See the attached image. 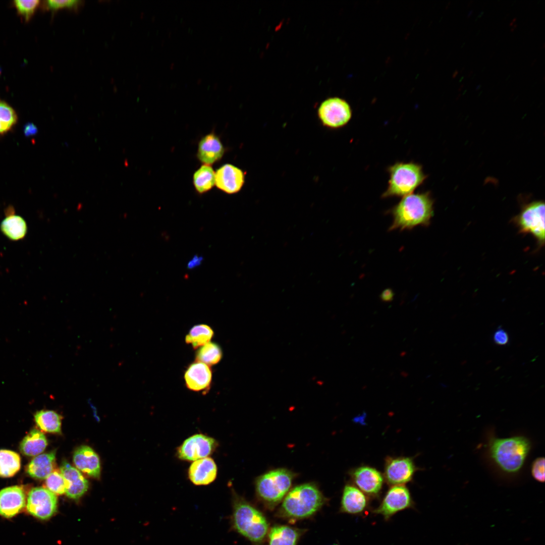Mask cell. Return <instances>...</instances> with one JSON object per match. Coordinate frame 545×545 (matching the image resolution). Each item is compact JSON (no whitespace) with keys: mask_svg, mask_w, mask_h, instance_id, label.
Here are the masks:
<instances>
[{"mask_svg":"<svg viewBox=\"0 0 545 545\" xmlns=\"http://www.w3.org/2000/svg\"><path fill=\"white\" fill-rule=\"evenodd\" d=\"M458 73H459L458 71L457 70H456L452 74V78H455L456 77V76L458 74Z\"/></svg>","mask_w":545,"mask_h":545,"instance_id":"obj_40","label":"cell"},{"mask_svg":"<svg viewBox=\"0 0 545 545\" xmlns=\"http://www.w3.org/2000/svg\"><path fill=\"white\" fill-rule=\"evenodd\" d=\"M494 54H495V52H493L492 53L491 55L490 56V58H492L494 56Z\"/></svg>","mask_w":545,"mask_h":545,"instance_id":"obj_53","label":"cell"},{"mask_svg":"<svg viewBox=\"0 0 545 545\" xmlns=\"http://www.w3.org/2000/svg\"><path fill=\"white\" fill-rule=\"evenodd\" d=\"M211 378L212 372L209 366L197 361L189 366L184 374L186 387L195 392L208 388Z\"/></svg>","mask_w":545,"mask_h":545,"instance_id":"obj_20","label":"cell"},{"mask_svg":"<svg viewBox=\"0 0 545 545\" xmlns=\"http://www.w3.org/2000/svg\"><path fill=\"white\" fill-rule=\"evenodd\" d=\"M15 110L7 102L0 100V135L11 131L18 122Z\"/></svg>","mask_w":545,"mask_h":545,"instance_id":"obj_30","label":"cell"},{"mask_svg":"<svg viewBox=\"0 0 545 545\" xmlns=\"http://www.w3.org/2000/svg\"><path fill=\"white\" fill-rule=\"evenodd\" d=\"M493 341L498 345H506L509 342L508 334L504 329L499 328L494 334Z\"/></svg>","mask_w":545,"mask_h":545,"instance_id":"obj_36","label":"cell"},{"mask_svg":"<svg viewBox=\"0 0 545 545\" xmlns=\"http://www.w3.org/2000/svg\"><path fill=\"white\" fill-rule=\"evenodd\" d=\"M521 233L532 235L538 243L544 242V203L541 201L532 202L525 206L516 218Z\"/></svg>","mask_w":545,"mask_h":545,"instance_id":"obj_7","label":"cell"},{"mask_svg":"<svg viewBox=\"0 0 545 545\" xmlns=\"http://www.w3.org/2000/svg\"><path fill=\"white\" fill-rule=\"evenodd\" d=\"M215 172L211 166L203 165L193 174L194 188L199 194H203L215 185Z\"/></svg>","mask_w":545,"mask_h":545,"instance_id":"obj_27","label":"cell"},{"mask_svg":"<svg viewBox=\"0 0 545 545\" xmlns=\"http://www.w3.org/2000/svg\"><path fill=\"white\" fill-rule=\"evenodd\" d=\"M531 474L537 481L543 482L544 481V459L538 457L534 460L531 468Z\"/></svg>","mask_w":545,"mask_h":545,"instance_id":"obj_35","label":"cell"},{"mask_svg":"<svg viewBox=\"0 0 545 545\" xmlns=\"http://www.w3.org/2000/svg\"><path fill=\"white\" fill-rule=\"evenodd\" d=\"M370 498L352 483L344 487L340 512L354 515H363L369 508Z\"/></svg>","mask_w":545,"mask_h":545,"instance_id":"obj_14","label":"cell"},{"mask_svg":"<svg viewBox=\"0 0 545 545\" xmlns=\"http://www.w3.org/2000/svg\"><path fill=\"white\" fill-rule=\"evenodd\" d=\"M295 474L286 468H277L259 476L255 481L258 500L267 509H274L289 492Z\"/></svg>","mask_w":545,"mask_h":545,"instance_id":"obj_5","label":"cell"},{"mask_svg":"<svg viewBox=\"0 0 545 545\" xmlns=\"http://www.w3.org/2000/svg\"><path fill=\"white\" fill-rule=\"evenodd\" d=\"M217 468L213 459L205 457L194 461L190 466L188 475L190 480L196 485H205L216 478Z\"/></svg>","mask_w":545,"mask_h":545,"instance_id":"obj_18","label":"cell"},{"mask_svg":"<svg viewBox=\"0 0 545 545\" xmlns=\"http://www.w3.org/2000/svg\"><path fill=\"white\" fill-rule=\"evenodd\" d=\"M2 233L9 239L14 241L21 240L26 236L28 227L25 220L8 208L5 219L0 225Z\"/></svg>","mask_w":545,"mask_h":545,"instance_id":"obj_22","label":"cell"},{"mask_svg":"<svg viewBox=\"0 0 545 545\" xmlns=\"http://www.w3.org/2000/svg\"><path fill=\"white\" fill-rule=\"evenodd\" d=\"M327 502L314 483L301 484L292 488L283 499L277 517L290 521L313 516Z\"/></svg>","mask_w":545,"mask_h":545,"instance_id":"obj_2","label":"cell"},{"mask_svg":"<svg viewBox=\"0 0 545 545\" xmlns=\"http://www.w3.org/2000/svg\"><path fill=\"white\" fill-rule=\"evenodd\" d=\"M476 73H475V74H474V75H473L472 76V79H474V77H475V76H476Z\"/></svg>","mask_w":545,"mask_h":545,"instance_id":"obj_54","label":"cell"},{"mask_svg":"<svg viewBox=\"0 0 545 545\" xmlns=\"http://www.w3.org/2000/svg\"><path fill=\"white\" fill-rule=\"evenodd\" d=\"M388 186L382 197H401L412 194L426 179L421 165L414 162H397L388 169Z\"/></svg>","mask_w":545,"mask_h":545,"instance_id":"obj_6","label":"cell"},{"mask_svg":"<svg viewBox=\"0 0 545 545\" xmlns=\"http://www.w3.org/2000/svg\"><path fill=\"white\" fill-rule=\"evenodd\" d=\"M62 416L52 410H40L34 415L37 426L42 431L53 433L61 432Z\"/></svg>","mask_w":545,"mask_h":545,"instance_id":"obj_26","label":"cell"},{"mask_svg":"<svg viewBox=\"0 0 545 545\" xmlns=\"http://www.w3.org/2000/svg\"><path fill=\"white\" fill-rule=\"evenodd\" d=\"M464 78V76H462V77H461V78H460V79H459V82H461V81H462V80H463V79Z\"/></svg>","mask_w":545,"mask_h":545,"instance_id":"obj_48","label":"cell"},{"mask_svg":"<svg viewBox=\"0 0 545 545\" xmlns=\"http://www.w3.org/2000/svg\"><path fill=\"white\" fill-rule=\"evenodd\" d=\"M544 45H545V43H544V42H543L542 43V46L541 47V48H543L544 47Z\"/></svg>","mask_w":545,"mask_h":545,"instance_id":"obj_52","label":"cell"},{"mask_svg":"<svg viewBox=\"0 0 545 545\" xmlns=\"http://www.w3.org/2000/svg\"><path fill=\"white\" fill-rule=\"evenodd\" d=\"M213 336V330L209 326L198 324L191 329L186 336L185 341L186 343L191 344L195 349L210 342Z\"/></svg>","mask_w":545,"mask_h":545,"instance_id":"obj_29","label":"cell"},{"mask_svg":"<svg viewBox=\"0 0 545 545\" xmlns=\"http://www.w3.org/2000/svg\"><path fill=\"white\" fill-rule=\"evenodd\" d=\"M483 14H484V12H483V11L481 12L480 13V14H479V15H478L477 16V17H476V19H475V21H476V20H477V19H478V18H480V17H481V16H482V15H483Z\"/></svg>","mask_w":545,"mask_h":545,"instance_id":"obj_42","label":"cell"},{"mask_svg":"<svg viewBox=\"0 0 545 545\" xmlns=\"http://www.w3.org/2000/svg\"><path fill=\"white\" fill-rule=\"evenodd\" d=\"M464 69H465V67H463V68H462L461 70L460 71V73H462V72H463V71L464 70Z\"/></svg>","mask_w":545,"mask_h":545,"instance_id":"obj_49","label":"cell"},{"mask_svg":"<svg viewBox=\"0 0 545 545\" xmlns=\"http://www.w3.org/2000/svg\"><path fill=\"white\" fill-rule=\"evenodd\" d=\"M60 471L66 483L67 496L77 500L81 497L87 490L88 482L80 471L66 461H64Z\"/></svg>","mask_w":545,"mask_h":545,"instance_id":"obj_19","label":"cell"},{"mask_svg":"<svg viewBox=\"0 0 545 545\" xmlns=\"http://www.w3.org/2000/svg\"><path fill=\"white\" fill-rule=\"evenodd\" d=\"M481 87V85L480 84H479L478 85H477V86L476 87V88H475V90H478V89H480Z\"/></svg>","mask_w":545,"mask_h":545,"instance_id":"obj_46","label":"cell"},{"mask_svg":"<svg viewBox=\"0 0 545 545\" xmlns=\"http://www.w3.org/2000/svg\"><path fill=\"white\" fill-rule=\"evenodd\" d=\"M40 3V2L38 0H16L13 2V5L19 15L25 21L28 22L34 15Z\"/></svg>","mask_w":545,"mask_h":545,"instance_id":"obj_33","label":"cell"},{"mask_svg":"<svg viewBox=\"0 0 545 545\" xmlns=\"http://www.w3.org/2000/svg\"><path fill=\"white\" fill-rule=\"evenodd\" d=\"M473 3H474V1H470V2H469L468 3V4H467V6H468V7H469V6H470L471 5H472V4Z\"/></svg>","mask_w":545,"mask_h":545,"instance_id":"obj_47","label":"cell"},{"mask_svg":"<svg viewBox=\"0 0 545 545\" xmlns=\"http://www.w3.org/2000/svg\"><path fill=\"white\" fill-rule=\"evenodd\" d=\"M480 31H481V30H479L478 31L477 33V34H476V35H478V34H479V33H480Z\"/></svg>","mask_w":545,"mask_h":545,"instance_id":"obj_57","label":"cell"},{"mask_svg":"<svg viewBox=\"0 0 545 545\" xmlns=\"http://www.w3.org/2000/svg\"><path fill=\"white\" fill-rule=\"evenodd\" d=\"M473 70H471L468 72V73L466 75V76L467 77H470L471 76V75L473 74Z\"/></svg>","mask_w":545,"mask_h":545,"instance_id":"obj_41","label":"cell"},{"mask_svg":"<svg viewBox=\"0 0 545 545\" xmlns=\"http://www.w3.org/2000/svg\"><path fill=\"white\" fill-rule=\"evenodd\" d=\"M450 4V2L449 3V4H448V5H447V7H446V8H448V7H449V6Z\"/></svg>","mask_w":545,"mask_h":545,"instance_id":"obj_58","label":"cell"},{"mask_svg":"<svg viewBox=\"0 0 545 545\" xmlns=\"http://www.w3.org/2000/svg\"><path fill=\"white\" fill-rule=\"evenodd\" d=\"M81 2L77 0H48L45 2V5L48 10L56 11L64 8L76 9Z\"/></svg>","mask_w":545,"mask_h":545,"instance_id":"obj_34","label":"cell"},{"mask_svg":"<svg viewBox=\"0 0 545 545\" xmlns=\"http://www.w3.org/2000/svg\"><path fill=\"white\" fill-rule=\"evenodd\" d=\"M465 42H463L462 45L461 46V48H462L464 46V45H465Z\"/></svg>","mask_w":545,"mask_h":545,"instance_id":"obj_56","label":"cell"},{"mask_svg":"<svg viewBox=\"0 0 545 545\" xmlns=\"http://www.w3.org/2000/svg\"><path fill=\"white\" fill-rule=\"evenodd\" d=\"M305 531L288 525H274L268 532V545H297Z\"/></svg>","mask_w":545,"mask_h":545,"instance_id":"obj_23","label":"cell"},{"mask_svg":"<svg viewBox=\"0 0 545 545\" xmlns=\"http://www.w3.org/2000/svg\"><path fill=\"white\" fill-rule=\"evenodd\" d=\"M482 91H480V92H479V94H478V96H479L480 95H481V93H482Z\"/></svg>","mask_w":545,"mask_h":545,"instance_id":"obj_60","label":"cell"},{"mask_svg":"<svg viewBox=\"0 0 545 545\" xmlns=\"http://www.w3.org/2000/svg\"><path fill=\"white\" fill-rule=\"evenodd\" d=\"M56 464V453L39 454L28 465L26 471L31 477L38 479H45L53 470Z\"/></svg>","mask_w":545,"mask_h":545,"instance_id":"obj_24","label":"cell"},{"mask_svg":"<svg viewBox=\"0 0 545 545\" xmlns=\"http://www.w3.org/2000/svg\"><path fill=\"white\" fill-rule=\"evenodd\" d=\"M37 132L36 126L33 123H28L25 125L24 128V133L26 136H31L35 135Z\"/></svg>","mask_w":545,"mask_h":545,"instance_id":"obj_37","label":"cell"},{"mask_svg":"<svg viewBox=\"0 0 545 545\" xmlns=\"http://www.w3.org/2000/svg\"><path fill=\"white\" fill-rule=\"evenodd\" d=\"M537 60V59H535L531 63V66H533L534 64L536 62Z\"/></svg>","mask_w":545,"mask_h":545,"instance_id":"obj_44","label":"cell"},{"mask_svg":"<svg viewBox=\"0 0 545 545\" xmlns=\"http://www.w3.org/2000/svg\"><path fill=\"white\" fill-rule=\"evenodd\" d=\"M222 357V352L219 346L209 342L200 347L196 353V361L211 365L217 363Z\"/></svg>","mask_w":545,"mask_h":545,"instance_id":"obj_31","label":"cell"},{"mask_svg":"<svg viewBox=\"0 0 545 545\" xmlns=\"http://www.w3.org/2000/svg\"><path fill=\"white\" fill-rule=\"evenodd\" d=\"M218 446L213 438L197 433L186 439L177 450V456L183 461H194L211 455Z\"/></svg>","mask_w":545,"mask_h":545,"instance_id":"obj_11","label":"cell"},{"mask_svg":"<svg viewBox=\"0 0 545 545\" xmlns=\"http://www.w3.org/2000/svg\"><path fill=\"white\" fill-rule=\"evenodd\" d=\"M21 459L17 453L8 450H0V476H14L20 469Z\"/></svg>","mask_w":545,"mask_h":545,"instance_id":"obj_28","label":"cell"},{"mask_svg":"<svg viewBox=\"0 0 545 545\" xmlns=\"http://www.w3.org/2000/svg\"><path fill=\"white\" fill-rule=\"evenodd\" d=\"M530 448L529 441L523 436L492 438L488 444L490 457L502 471L508 474L520 470Z\"/></svg>","mask_w":545,"mask_h":545,"instance_id":"obj_4","label":"cell"},{"mask_svg":"<svg viewBox=\"0 0 545 545\" xmlns=\"http://www.w3.org/2000/svg\"><path fill=\"white\" fill-rule=\"evenodd\" d=\"M394 296L393 291L390 289H387L383 291L380 298L384 302H390L393 300Z\"/></svg>","mask_w":545,"mask_h":545,"instance_id":"obj_38","label":"cell"},{"mask_svg":"<svg viewBox=\"0 0 545 545\" xmlns=\"http://www.w3.org/2000/svg\"><path fill=\"white\" fill-rule=\"evenodd\" d=\"M352 484L369 498L379 496L385 481L383 474L376 468L363 465L348 472Z\"/></svg>","mask_w":545,"mask_h":545,"instance_id":"obj_13","label":"cell"},{"mask_svg":"<svg viewBox=\"0 0 545 545\" xmlns=\"http://www.w3.org/2000/svg\"><path fill=\"white\" fill-rule=\"evenodd\" d=\"M224 153V145L214 133L206 134L198 143L197 157L203 165H213L222 158Z\"/></svg>","mask_w":545,"mask_h":545,"instance_id":"obj_17","label":"cell"},{"mask_svg":"<svg viewBox=\"0 0 545 545\" xmlns=\"http://www.w3.org/2000/svg\"><path fill=\"white\" fill-rule=\"evenodd\" d=\"M544 78H545V77H544V76H543V81L544 80Z\"/></svg>","mask_w":545,"mask_h":545,"instance_id":"obj_62","label":"cell"},{"mask_svg":"<svg viewBox=\"0 0 545 545\" xmlns=\"http://www.w3.org/2000/svg\"><path fill=\"white\" fill-rule=\"evenodd\" d=\"M414 506L411 493L405 485H391L386 492L380 505L372 510L375 514L380 515L386 521L397 513Z\"/></svg>","mask_w":545,"mask_h":545,"instance_id":"obj_9","label":"cell"},{"mask_svg":"<svg viewBox=\"0 0 545 545\" xmlns=\"http://www.w3.org/2000/svg\"><path fill=\"white\" fill-rule=\"evenodd\" d=\"M45 485L47 489L55 495L66 493V483L60 470H54L45 478Z\"/></svg>","mask_w":545,"mask_h":545,"instance_id":"obj_32","label":"cell"},{"mask_svg":"<svg viewBox=\"0 0 545 545\" xmlns=\"http://www.w3.org/2000/svg\"><path fill=\"white\" fill-rule=\"evenodd\" d=\"M473 10H470V11H469V12H468V14H467V18H469V17H470V16H471V15L472 14V13H473Z\"/></svg>","mask_w":545,"mask_h":545,"instance_id":"obj_43","label":"cell"},{"mask_svg":"<svg viewBox=\"0 0 545 545\" xmlns=\"http://www.w3.org/2000/svg\"><path fill=\"white\" fill-rule=\"evenodd\" d=\"M509 15V13H507V14L506 15L505 17H504V19H506V18H507V17H508V16Z\"/></svg>","mask_w":545,"mask_h":545,"instance_id":"obj_50","label":"cell"},{"mask_svg":"<svg viewBox=\"0 0 545 545\" xmlns=\"http://www.w3.org/2000/svg\"><path fill=\"white\" fill-rule=\"evenodd\" d=\"M466 92H467V89H465V90H464V91L463 92V93H462V94H463V95H464V94H465V93H466Z\"/></svg>","mask_w":545,"mask_h":545,"instance_id":"obj_55","label":"cell"},{"mask_svg":"<svg viewBox=\"0 0 545 545\" xmlns=\"http://www.w3.org/2000/svg\"><path fill=\"white\" fill-rule=\"evenodd\" d=\"M231 529L253 545H263L269 531V524L263 514L243 497L233 491Z\"/></svg>","mask_w":545,"mask_h":545,"instance_id":"obj_1","label":"cell"},{"mask_svg":"<svg viewBox=\"0 0 545 545\" xmlns=\"http://www.w3.org/2000/svg\"><path fill=\"white\" fill-rule=\"evenodd\" d=\"M420 470L413 458L405 456H387L385 459V481L390 485H404L413 480L415 472Z\"/></svg>","mask_w":545,"mask_h":545,"instance_id":"obj_10","label":"cell"},{"mask_svg":"<svg viewBox=\"0 0 545 545\" xmlns=\"http://www.w3.org/2000/svg\"><path fill=\"white\" fill-rule=\"evenodd\" d=\"M510 75H509V76H508V77H507V79H506V80H508V79H509V78H510Z\"/></svg>","mask_w":545,"mask_h":545,"instance_id":"obj_59","label":"cell"},{"mask_svg":"<svg viewBox=\"0 0 545 545\" xmlns=\"http://www.w3.org/2000/svg\"><path fill=\"white\" fill-rule=\"evenodd\" d=\"M317 115L324 126L338 129L348 123L352 118V112L345 100L334 97L328 98L320 103Z\"/></svg>","mask_w":545,"mask_h":545,"instance_id":"obj_8","label":"cell"},{"mask_svg":"<svg viewBox=\"0 0 545 545\" xmlns=\"http://www.w3.org/2000/svg\"><path fill=\"white\" fill-rule=\"evenodd\" d=\"M391 213L393 221L391 231L427 226L433 215V200L429 192L412 193L404 196L392 208Z\"/></svg>","mask_w":545,"mask_h":545,"instance_id":"obj_3","label":"cell"},{"mask_svg":"<svg viewBox=\"0 0 545 545\" xmlns=\"http://www.w3.org/2000/svg\"><path fill=\"white\" fill-rule=\"evenodd\" d=\"M26 510L32 516L42 520L51 518L56 512L58 499L56 495L43 487L32 488L29 493Z\"/></svg>","mask_w":545,"mask_h":545,"instance_id":"obj_12","label":"cell"},{"mask_svg":"<svg viewBox=\"0 0 545 545\" xmlns=\"http://www.w3.org/2000/svg\"><path fill=\"white\" fill-rule=\"evenodd\" d=\"M331 545H339V544L338 543H334V544H332Z\"/></svg>","mask_w":545,"mask_h":545,"instance_id":"obj_61","label":"cell"},{"mask_svg":"<svg viewBox=\"0 0 545 545\" xmlns=\"http://www.w3.org/2000/svg\"><path fill=\"white\" fill-rule=\"evenodd\" d=\"M73 461L79 470L91 477L98 478L100 474V464L98 455L87 446L78 448L73 454Z\"/></svg>","mask_w":545,"mask_h":545,"instance_id":"obj_21","label":"cell"},{"mask_svg":"<svg viewBox=\"0 0 545 545\" xmlns=\"http://www.w3.org/2000/svg\"><path fill=\"white\" fill-rule=\"evenodd\" d=\"M202 257L195 255L189 261L187 264V267L189 269H192L196 266L199 265L202 261Z\"/></svg>","mask_w":545,"mask_h":545,"instance_id":"obj_39","label":"cell"},{"mask_svg":"<svg viewBox=\"0 0 545 545\" xmlns=\"http://www.w3.org/2000/svg\"><path fill=\"white\" fill-rule=\"evenodd\" d=\"M516 20H517V18H514V19H513L512 20V22H513V23H514V22H515L516 21Z\"/></svg>","mask_w":545,"mask_h":545,"instance_id":"obj_51","label":"cell"},{"mask_svg":"<svg viewBox=\"0 0 545 545\" xmlns=\"http://www.w3.org/2000/svg\"><path fill=\"white\" fill-rule=\"evenodd\" d=\"M463 87H464V84H462V85H461V86H460V87H459V88H458V91L459 92H460V91H461V90H462V89L463 88Z\"/></svg>","mask_w":545,"mask_h":545,"instance_id":"obj_45","label":"cell"},{"mask_svg":"<svg viewBox=\"0 0 545 545\" xmlns=\"http://www.w3.org/2000/svg\"><path fill=\"white\" fill-rule=\"evenodd\" d=\"M26 504V496L19 486H12L0 490V516L12 518L19 514Z\"/></svg>","mask_w":545,"mask_h":545,"instance_id":"obj_16","label":"cell"},{"mask_svg":"<svg viewBox=\"0 0 545 545\" xmlns=\"http://www.w3.org/2000/svg\"><path fill=\"white\" fill-rule=\"evenodd\" d=\"M244 183V172L232 164H225L215 172V185L227 194L238 193L241 190Z\"/></svg>","mask_w":545,"mask_h":545,"instance_id":"obj_15","label":"cell"},{"mask_svg":"<svg viewBox=\"0 0 545 545\" xmlns=\"http://www.w3.org/2000/svg\"><path fill=\"white\" fill-rule=\"evenodd\" d=\"M47 441L44 434L37 429L31 430L20 443V450L27 456H36L45 449Z\"/></svg>","mask_w":545,"mask_h":545,"instance_id":"obj_25","label":"cell"}]
</instances>
